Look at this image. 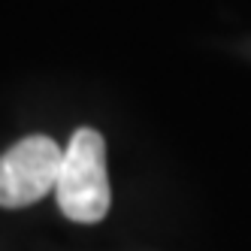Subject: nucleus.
I'll return each mask as SVG.
<instances>
[{
	"instance_id": "obj_1",
	"label": "nucleus",
	"mask_w": 251,
	"mask_h": 251,
	"mask_svg": "<svg viewBox=\"0 0 251 251\" xmlns=\"http://www.w3.org/2000/svg\"><path fill=\"white\" fill-rule=\"evenodd\" d=\"M58 206L70 221L97 224L106 218L112 203L109 176H106V142L97 130L79 127L64 149L58 185Z\"/></svg>"
},
{
	"instance_id": "obj_2",
	"label": "nucleus",
	"mask_w": 251,
	"mask_h": 251,
	"mask_svg": "<svg viewBox=\"0 0 251 251\" xmlns=\"http://www.w3.org/2000/svg\"><path fill=\"white\" fill-rule=\"evenodd\" d=\"M64 151L49 136H27L0 154V206L22 209L55 191Z\"/></svg>"
}]
</instances>
